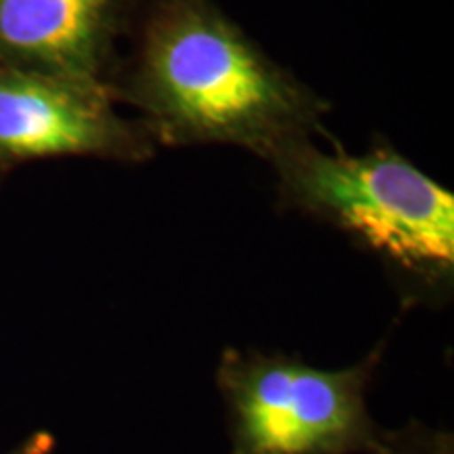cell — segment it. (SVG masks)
Here are the masks:
<instances>
[{"label":"cell","mask_w":454,"mask_h":454,"mask_svg":"<svg viewBox=\"0 0 454 454\" xmlns=\"http://www.w3.org/2000/svg\"><path fill=\"white\" fill-rule=\"evenodd\" d=\"M122 47L107 87L158 147L230 145L268 162L328 139L331 104L215 0H137Z\"/></svg>","instance_id":"6da1fadb"},{"label":"cell","mask_w":454,"mask_h":454,"mask_svg":"<svg viewBox=\"0 0 454 454\" xmlns=\"http://www.w3.org/2000/svg\"><path fill=\"white\" fill-rule=\"evenodd\" d=\"M282 208L333 227L414 288L454 280V194L387 144L351 154L316 139L268 160Z\"/></svg>","instance_id":"7a4b0ae2"},{"label":"cell","mask_w":454,"mask_h":454,"mask_svg":"<svg viewBox=\"0 0 454 454\" xmlns=\"http://www.w3.org/2000/svg\"><path fill=\"white\" fill-rule=\"evenodd\" d=\"M383 345L348 368H316L291 354L225 348L215 381L230 454H374L383 427L366 394Z\"/></svg>","instance_id":"3957f363"},{"label":"cell","mask_w":454,"mask_h":454,"mask_svg":"<svg viewBox=\"0 0 454 454\" xmlns=\"http://www.w3.org/2000/svg\"><path fill=\"white\" fill-rule=\"evenodd\" d=\"M156 152L145 124L122 114L104 84L0 66V179L64 158L145 164Z\"/></svg>","instance_id":"277c9868"},{"label":"cell","mask_w":454,"mask_h":454,"mask_svg":"<svg viewBox=\"0 0 454 454\" xmlns=\"http://www.w3.org/2000/svg\"><path fill=\"white\" fill-rule=\"evenodd\" d=\"M135 7L137 0H0V66L107 87Z\"/></svg>","instance_id":"5b68a950"},{"label":"cell","mask_w":454,"mask_h":454,"mask_svg":"<svg viewBox=\"0 0 454 454\" xmlns=\"http://www.w3.org/2000/svg\"><path fill=\"white\" fill-rule=\"evenodd\" d=\"M374 454H454V440L448 431L411 421L402 429H383Z\"/></svg>","instance_id":"8992f818"},{"label":"cell","mask_w":454,"mask_h":454,"mask_svg":"<svg viewBox=\"0 0 454 454\" xmlns=\"http://www.w3.org/2000/svg\"><path fill=\"white\" fill-rule=\"evenodd\" d=\"M55 448V438L49 431H36L30 438L21 442L20 446L13 448L9 454H51Z\"/></svg>","instance_id":"52a82bcc"}]
</instances>
